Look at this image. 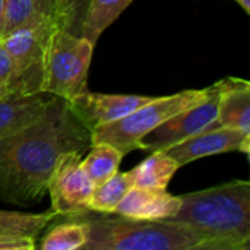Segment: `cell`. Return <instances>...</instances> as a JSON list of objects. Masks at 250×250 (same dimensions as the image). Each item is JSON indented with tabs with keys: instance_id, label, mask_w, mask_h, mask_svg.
Masks as SVG:
<instances>
[{
	"instance_id": "7c38bea8",
	"label": "cell",
	"mask_w": 250,
	"mask_h": 250,
	"mask_svg": "<svg viewBox=\"0 0 250 250\" xmlns=\"http://www.w3.org/2000/svg\"><path fill=\"white\" fill-rule=\"evenodd\" d=\"M47 92H12L0 98V138L38 120L54 101Z\"/></svg>"
},
{
	"instance_id": "8fae6325",
	"label": "cell",
	"mask_w": 250,
	"mask_h": 250,
	"mask_svg": "<svg viewBox=\"0 0 250 250\" xmlns=\"http://www.w3.org/2000/svg\"><path fill=\"white\" fill-rule=\"evenodd\" d=\"M182 205L180 196L170 195L166 189L130 188L114 214L132 220L158 221L173 217Z\"/></svg>"
},
{
	"instance_id": "8992f818",
	"label": "cell",
	"mask_w": 250,
	"mask_h": 250,
	"mask_svg": "<svg viewBox=\"0 0 250 250\" xmlns=\"http://www.w3.org/2000/svg\"><path fill=\"white\" fill-rule=\"evenodd\" d=\"M82 155L78 151L64 152L53 167L47 192L56 215L75 218L91 212L89 205L95 186L81 166Z\"/></svg>"
},
{
	"instance_id": "cb8c5ba5",
	"label": "cell",
	"mask_w": 250,
	"mask_h": 250,
	"mask_svg": "<svg viewBox=\"0 0 250 250\" xmlns=\"http://www.w3.org/2000/svg\"><path fill=\"white\" fill-rule=\"evenodd\" d=\"M6 1L0 0V40L3 37V26H4V13H6Z\"/></svg>"
},
{
	"instance_id": "6da1fadb",
	"label": "cell",
	"mask_w": 250,
	"mask_h": 250,
	"mask_svg": "<svg viewBox=\"0 0 250 250\" xmlns=\"http://www.w3.org/2000/svg\"><path fill=\"white\" fill-rule=\"evenodd\" d=\"M89 146L91 130L66 100L56 97L38 120L0 138V201L34 205L45 195L57 158L69 151L83 154Z\"/></svg>"
},
{
	"instance_id": "603a6c76",
	"label": "cell",
	"mask_w": 250,
	"mask_h": 250,
	"mask_svg": "<svg viewBox=\"0 0 250 250\" xmlns=\"http://www.w3.org/2000/svg\"><path fill=\"white\" fill-rule=\"evenodd\" d=\"M35 249V239L0 236V250H32Z\"/></svg>"
},
{
	"instance_id": "52a82bcc",
	"label": "cell",
	"mask_w": 250,
	"mask_h": 250,
	"mask_svg": "<svg viewBox=\"0 0 250 250\" xmlns=\"http://www.w3.org/2000/svg\"><path fill=\"white\" fill-rule=\"evenodd\" d=\"M56 25L19 26L0 40L15 69V85L23 94L41 92L45 45Z\"/></svg>"
},
{
	"instance_id": "3957f363",
	"label": "cell",
	"mask_w": 250,
	"mask_h": 250,
	"mask_svg": "<svg viewBox=\"0 0 250 250\" xmlns=\"http://www.w3.org/2000/svg\"><path fill=\"white\" fill-rule=\"evenodd\" d=\"M88 214L75 217L88 229L85 250H217L211 239L182 224Z\"/></svg>"
},
{
	"instance_id": "5bb4252c",
	"label": "cell",
	"mask_w": 250,
	"mask_h": 250,
	"mask_svg": "<svg viewBox=\"0 0 250 250\" xmlns=\"http://www.w3.org/2000/svg\"><path fill=\"white\" fill-rule=\"evenodd\" d=\"M29 25H57L56 0H7L3 35Z\"/></svg>"
},
{
	"instance_id": "d4e9b609",
	"label": "cell",
	"mask_w": 250,
	"mask_h": 250,
	"mask_svg": "<svg viewBox=\"0 0 250 250\" xmlns=\"http://www.w3.org/2000/svg\"><path fill=\"white\" fill-rule=\"evenodd\" d=\"M12 92H19V91H16L10 83H3V82H0V98L4 97V95H7V94H12ZM21 94H22V92H21Z\"/></svg>"
},
{
	"instance_id": "484cf974",
	"label": "cell",
	"mask_w": 250,
	"mask_h": 250,
	"mask_svg": "<svg viewBox=\"0 0 250 250\" xmlns=\"http://www.w3.org/2000/svg\"><path fill=\"white\" fill-rule=\"evenodd\" d=\"M237 3H239V6L248 13V15H250V0H236Z\"/></svg>"
},
{
	"instance_id": "277c9868",
	"label": "cell",
	"mask_w": 250,
	"mask_h": 250,
	"mask_svg": "<svg viewBox=\"0 0 250 250\" xmlns=\"http://www.w3.org/2000/svg\"><path fill=\"white\" fill-rule=\"evenodd\" d=\"M92 54L89 40L56 25L45 45L41 92L70 101L88 91Z\"/></svg>"
},
{
	"instance_id": "d6986e66",
	"label": "cell",
	"mask_w": 250,
	"mask_h": 250,
	"mask_svg": "<svg viewBox=\"0 0 250 250\" xmlns=\"http://www.w3.org/2000/svg\"><path fill=\"white\" fill-rule=\"evenodd\" d=\"M88 242V229L81 218L63 223L51 229L40 242L41 250L83 249Z\"/></svg>"
},
{
	"instance_id": "5b68a950",
	"label": "cell",
	"mask_w": 250,
	"mask_h": 250,
	"mask_svg": "<svg viewBox=\"0 0 250 250\" xmlns=\"http://www.w3.org/2000/svg\"><path fill=\"white\" fill-rule=\"evenodd\" d=\"M207 94L208 86L204 89H185L167 97H154L149 103L138 107L127 116L92 129L91 145L108 144L125 155L141 149L139 142L146 133L179 111L201 103Z\"/></svg>"
},
{
	"instance_id": "9a60e30c",
	"label": "cell",
	"mask_w": 250,
	"mask_h": 250,
	"mask_svg": "<svg viewBox=\"0 0 250 250\" xmlns=\"http://www.w3.org/2000/svg\"><path fill=\"white\" fill-rule=\"evenodd\" d=\"M180 166L166 151H152L142 163L126 171L132 188L166 189Z\"/></svg>"
},
{
	"instance_id": "7402d4cb",
	"label": "cell",
	"mask_w": 250,
	"mask_h": 250,
	"mask_svg": "<svg viewBox=\"0 0 250 250\" xmlns=\"http://www.w3.org/2000/svg\"><path fill=\"white\" fill-rule=\"evenodd\" d=\"M0 82L10 83L16 91H19L16 88V85H15V69H13V63L10 60V56H9L7 50L1 44V41H0Z\"/></svg>"
},
{
	"instance_id": "2e32d148",
	"label": "cell",
	"mask_w": 250,
	"mask_h": 250,
	"mask_svg": "<svg viewBox=\"0 0 250 250\" xmlns=\"http://www.w3.org/2000/svg\"><path fill=\"white\" fill-rule=\"evenodd\" d=\"M132 1L133 0H88L81 35L95 45L103 32L122 15V12Z\"/></svg>"
},
{
	"instance_id": "ffe728a7",
	"label": "cell",
	"mask_w": 250,
	"mask_h": 250,
	"mask_svg": "<svg viewBox=\"0 0 250 250\" xmlns=\"http://www.w3.org/2000/svg\"><path fill=\"white\" fill-rule=\"evenodd\" d=\"M130 182L127 179L126 171H117L104 183L95 186L89 209L91 212L98 214H114L117 205L122 202L127 190L130 189Z\"/></svg>"
},
{
	"instance_id": "30bf717a",
	"label": "cell",
	"mask_w": 250,
	"mask_h": 250,
	"mask_svg": "<svg viewBox=\"0 0 250 250\" xmlns=\"http://www.w3.org/2000/svg\"><path fill=\"white\" fill-rule=\"evenodd\" d=\"M231 151H239L248 155L250 151V133H243L231 127H208L166 149L180 167L205 157Z\"/></svg>"
},
{
	"instance_id": "e0dca14e",
	"label": "cell",
	"mask_w": 250,
	"mask_h": 250,
	"mask_svg": "<svg viewBox=\"0 0 250 250\" xmlns=\"http://www.w3.org/2000/svg\"><path fill=\"white\" fill-rule=\"evenodd\" d=\"M123 157L125 154L113 145L94 144L85 158L81 160V166L94 186H98L119 171Z\"/></svg>"
},
{
	"instance_id": "9c48e42d",
	"label": "cell",
	"mask_w": 250,
	"mask_h": 250,
	"mask_svg": "<svg viewBox=\"0 0 250 250\" xmlns=\"http://www.w3.org/2000/svg\"><path fill=\"white\" fill-rule=\"evenodd\" d=\"M154 97L135 94H103L85 91L67 101L73 114L89 130L97 126L116 122L138 107L149 103Z\"/></svg>"
},
{
	"instance_id": "4fadbf2b",
	"label": "cell",
	"mask_w": 250,
	"mask_h": 250,
	"mask_svg": "<svg viewBox=\"0 0 250 250\" xmlns=\"http://www.w3.org/2000/svg\"><path fill=\"white\" fill-rule=\"evenodd\" d=\"M220 82L215 127H231L250 133V82L229 76Z\"/></svg>"
},
{
	"instance_id": "ac0fdd59",
	"label": "cell",
	"mask_w": 250,
	"mask_h": 250,
	"mask_svg": "<svg viewBox=\"0 0 250 250\" xmlns=\"http://www.w3.org/2000/svg\"><path fill=\"white\" fill-rule=\"evenodd\" d=\"M54 217L56 212L51 208L41 214L0 211V236L37 239Z\"/></svg>"
},
{
	"instance_id": "44dd1931",
	"label": "cell",
	"mask_w": 250,
	"mask_h": 250,
	"mask_svg": "<svg viewBox=\"0 0 250 250\" xmlns=\"http://www.w3.org/2000/svg\"><path fill=\"white\" fill-rule=\"evenodd\" d=\"M86 7L88 0H56L57 25L76 35H81Z\"/></svg>"
},
{
	"instance_id": "7a4b0ae2",
	"label": "cell",
	"mask_w": 250,
	"mask_h": 250,
	"mask_svg": "<svg viewBox=\"0 0 250 250\" xmlns=\"http://www.w3.org/2000/svg\"><path fill=\"white\" fill-rule=\"evenodd\" d=\"M179 211L164 220L189 227L217 250H248L250 243V183L231 180L180 196Z\"/></svg>"
},
{
	"instance_id": "ba28073f",
	"label": "cell",
	"mask_w": 250,
	"mask_h": 250,
	"mask_svg": "<svg viewBox=\"0 0 250 250\" xmlns=\"http://www.w3.org/2000/svg\"><path fill=\"white\" fill-rule=\"evenodd\" d=\"M220 100V82L208 86V94L201 103L171 116L141 139V149L166 151L188 138L208 129L215 127Z\"/></svg>"
}]
</instances>
